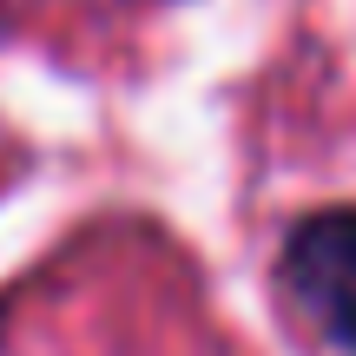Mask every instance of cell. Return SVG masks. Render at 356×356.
Listing matches in <instances>:
<instances>
[{"label": "cell", "instance_id": "6da1fadb", "mask_svg": "<svg viewBox=\"0 0 356 356\" xmlns=\"http://www.w3.org/2000/svg\"><path fill=\"white\" fill-rule=\"evenodd\" d=\"M284 284L330 343L356 356V204L310 211L284 238Z\"/></svg>", "mask_w": 356, "mask_h": 356}]
</instances>
